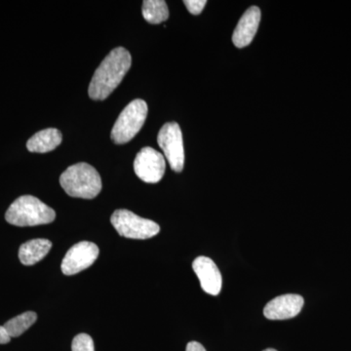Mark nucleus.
Listing matches in <instances>:
<instances>
[{"label": "nucleus", "mask_w": 351, "mask_h": 351, "mask_svg": "<svg viewBox=\"0 0 351 351\" xmlns=\"http://www.w3.org/2000/svg\"><path fill=\"white\" fill-rule=\"evenodd\" d=\"M98 246L92 242L82 241L73 245L64 256L61 269L64 276H73L91 267L99 257Z\"/></svg>", "instance_id": "nucleus-8"}, {"label": "nucleus", "mask_w": 351, "mask_h": 351, "mask_svg": "<svg viewBox=\"0 0 351 351\" xmlns=\"http://www.w3.org/2000/svg\"><path fill=\"white\" fill-rule=\"evenodd\" d=\"M63 136L56 128L44 129L34 134L27 143V149L31 152L46 154L54 151L61 145Z\"/></svg>", "instance_id": "nucleus-12"}, {"label": "nucleus", "mask_w": 351, "mask_h": 351, "mask_svg": "<svg viewBox=\"0 0 351 351\" xmlns=\"http://www.w3.org/2000/svg\"><path fill=\"white\" fill-rule=\"evenodd\" d=\"M261 16L262 14L257 6L250 7L242 16L232 36L233 44L237 48L246 47L253 41L260 25Z\"/></svg>", "instance_id": "nucleus-11"}, {"label": "nucleus", "mask_w": 351, "mask_h": 351, "mask_svg": "<svg viewBox=\"0 0 351 351\" xmlns=\"http://www.w3.org/2000/svg\"><path fill=\"white\" fill-rule=\"evenodd\" d=\"M157 142L165 154L171 168L175 172H182L184 165V149L179 124L169 122L163 125L159 131Z\"/></svg>", "instance_id": "nucleus-6"}, {"label": "nucleus", "mask_w": 351, "mask_h": 351, "mask_svg": "<svg viewBox=\"0 0 351 351\" xmlns=\"http://www.w3.org/2000/svg\"><path fill=\"white\" fill-rule=\"evenodd\" d=\"M193 269L200 281L203 291L212 295L219 294L221 289V272L210 258L198 257L193 263Z\"/></svg>", "instance_id": "nucleus-10"}, {"label": "nucleus", "mask_w": 351, "mask_h": 351, "mask_svg": "<svg viewBox=\"0 0 351 351\" xmlns=\"http://www.w3.org/2000/svg\"><path fill=\"white\" fill-rule=\"evenodd\" d=\"M132 57L125 48L113 49L95 71L90 82V98L95 101L107 99L117 89L131 68Z\"/></svg>", "instance_id": "nucleus-1"}, {"label": "nucleus", "mask_w": 351, "mask_h": 351, "mask_svg": "<svg viewBox=\"0 0 351 351\" xmlns=\"http://www.w3.org/2000/svg\"><path fill=\"white\" fill-rule=\"evenodd\" d=\"M5 219L7 223L17 226L47 225L56 219V213L38 198L23 195L8 208Z\"/></svg>", "instance_id": "nucleus-3"}, {"label": "nucleus", "mask_w": 351, "mask_h": 351, "mask_svg": "<svg viewBox=\"0 0 351 351\" xmlns=\"http://www.w3.org/2000/svg\"><path fill=\"white\" fill-rule=\"evenodd\" d=\"M60 184L71 197L93 199L101 191V179L98 171L89 164H75L60 177Z\"/></svg>", "instance_id": "nucleus-2"}, {"label": "nucleus", "mask_w": 351, "mask_h": 351, "mask_svg": "<svg viewBox=\"0 0 351 351\" xmlns=\"http://www.w3.org/2000/svg\"><path fill=\"white\" fill-rule=\"evenodd\" d=\"M165 168V159L162 154L149 147L141 149L134 161L136 175L147 184L160 182Z\"/></svg>", "instance_id": "nucleus-7"}, {"label": "nucleus", "mask_w": 351, "mask_h": 351, "mask_svg": "<svg viewBox=\"0 0 351 351\" xmlns=\"http://www.w3.org/2000/svg\"><path fill=\"white\" fill-rule=\"evenodd\" d=\"M143 16L149 24H160L169 17V9L163 0H145L143 2Z\"/></svg>", "instance_id": "nucleus-14"}, {"label": "nucleus", "mask_w": 351, "mask_h": 351, "mask_svg": "<svg viewBox=\"0 0 351 351\" xmlns=\"http://www.w3.org/2000/svg\"><path fill=\"white\" fill-rule=\"evenodd\" d=\"M110 223L119 235L130 239H149L158 234L160 228L151 219L141 218L129 210H117Z\"/></svg>", "instance_id": "nucleus-5"}, {"label": "nucleus", "mask_w": 351, "mask_h": 351, "mask_svg": "<svg viewBox=\"0 0 351 351\" xmlns=\"http://www.w3.org/2000/svg\"><path fill=\"white\" fill-rule=\"evenodd\" d=\"M304 301L302 295L287 294L270 301L263 309V314L269 320H286L294 318L301 313Z\"/></svg>", "instance_id": "nucleus-9"}, {"label": "nucleus", "mask_w": 351, "mask_h": 351, "mask_svg": "<svg viewBox=\"0 0 351 351\" xmlns=\"http://www.w3.org/2000/svg\"><path fill=\"white\" fill-rule=\"evenodd\" d=\"M186 351H206V350H205L204 346L197 343V341H191L186 346Z\"/></svg>", "instance_id": "nucleus-19"}, {"label": "nucleus", "mask_w": 351, "mask_h": 351, "mask_svg": "<svg viewBox=\"0 0 351 351\" xmlns=\"http://www.w3.org/2000/svg\"><path fill=\"white\" fill-rule=\"evenodd\" d=\"M10 335L7 332L5 327L0 326V345H6V343H10Z\"/></svg>", "instance_id": "nucleus-18"}, {"label": "nucleus", "mask_w": 351, "mask_h": 351, "mask_svg": "<svg viewBox=\"0 0 351 351\" xmlns=\"http://www.w3.org/2000/svg\"><path fill=\"white\" fill-rule=\"evenodd\" d=\"M263 351H277L276 350H274V348H267V350H263Z\"/></svg>", "instance_id": "nucleus-20"}, {"label": "nucleus", "mask_w": 351, "mask_h": 351, "mask_svg": "<svg viewBox=\"0 0 351 351\" xmlns=\"http://www.w3.org/2000/svg\"><path fill=\"white\" fill-rule=\"evenodd\" d=\"M147 103L144 100L137 99L129 104L119 119L115 121L110 137L115 144L123 145L130 142L132 138L141 131L147 117Z\"/></svg>", "instance_id": "nucleus-4"}, {"label": "nucleus", "mask_w": 351, "mask_h": 351, "mask_svg": "<svg viewBox=\"0 0 351 351\" xmlns=\"http://www.w3.org/2000/svg\"><path fill=\"white\" fill-rule=\"evenodd\" d=\"M52 248V242L47 239H32L20 247L19 258L25 265H34L47 256Z\"/></svg>", "instance_id": "nucleus-13"}, {"label": "nucleus", "mask_w": 351, "mask_h": 351, "mask_svg": "<svg viewBox=\"0 0 351 351\" xmlns=\"http://www.w3.org/2000/svg\"><path fill=\"white\" fill-rule=\"evenodd\" d=\"M71 350L95 351L93 339L87 334L77 335L71 343Z\"/></svg>", "instance_id": "nucleus-16"}, {"label": "nucleus", "mask_w": 351, "mask_h": 351, "mask_svg": "<svg viewBox=\"0 0 351 351\" xmlns=\"http://www.w3.org/2000/svg\"><path fill=\"white\" fill-rule=\"evenodd\" d=\"M38 319V314L34 311L20 314L9 321H7L4 327L10 335L11 338H17L29 329Z\"/></svg>", "instance_id": "nucleus-15"}, {"label": "nucleus", "mask_w": 351, "mask_h": 351, "mask_svg": "<svg viewBox=\"0 0 351 351\" xmlns=\"http://www.w3.org/2000/svg\"><path fill=\"white\" fill-rule=\"evenodd\" d=\"M186 8L193 15H199L207 4L206 0H186L184 1Z\"/></svg>", "instance_id": "nucleus-17"}]
</instances>
